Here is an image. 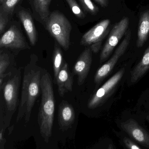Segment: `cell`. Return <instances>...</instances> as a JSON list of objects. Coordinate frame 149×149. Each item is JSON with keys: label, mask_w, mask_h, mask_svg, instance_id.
<instances>
[{"label": "cell", "mask_w": 149, "mask_h": 149, "mask_svg": "<svg viewBox=\"0 0 149 149\" xmlns=\"http://www.w3.org/2000/svg\"><path fill=\"white\" fill-rule=\"evenodd\" d=\"M38 61L37 56L31 54L29 62L24 68L21 98L16 119L17 122L24 117L25 122H29L32 109L40 93L44 70L38 65Z\"/></svg>", "instance_id": "1"}, {"label": "cell", "mask_w": 149, "mask_h": 149, "mask_svg": "<svg viewBox=\"0 0 149 149\" xmlns=\"http://www.w3.org/2000/svg\"><path fill=\"white\" fill-rule=\"evenodd\" d=\"M41 99L38 121L40 133L48 143L52 135L55 109V100L51 76L44 70L41 79Z\"/></svg>", "instance_id": "2"}, {"label": "cell", "mask_w": 149, "mask_h": 149, "mask_svg": "<svg viewBox=\"0 0 149 149\" xmlns=\"http://www.w3.org/2000/svg\"><path fill=\"white\" fill-rule=\"evenodd\" d=\"M21 81V69L16 70L8 77L0 87L3 99L1 98V119H3L5 124L8 125L12 116L18 105V96Z\"/></svg>", "instance_id": "3"}, {"label": "cell", "mask_w": 149, "mask_h": 149, "mask_svg": "<svg viewBox=\"0 0 149 149\" xmlns=\"http://www.w3.org/2000/svg\"><path fill=\"white\" fill-rule=\"evenodd\" d=\"M45 28L59 45L65 51L70 48L72 25L67 17L61 12L54 11L49 16Z\"/></svg>", "instance_id": "4"}, {"label": "cell", "mask_w": 149, "mask_h": 149, "mask_svg": "<svg viewBox=\"0 0 149 149\" xmlns=\"http://www.w3.org/2000/svg\"><path fill=\"white\" fill-rule=\"evenodd\" d=\"M125 72L124 68L121 69L93 94L87 103L88 108L94 109L103 105L113 93Z\"/></svg>", "instance_id": "5"}, {"label": "cell", "mask_w": 149, "mask_h": 149, "mask_svg": "<svg viewBox=\"0 0 149 149\" xmlns=\"http://www.w3.org/2000/svg\"><path fill=\"white\" fill-rule=\"evenodd\" d=\"M129 25V18L125 17L113 27L101 53L100 63L105 62L112 54L114 49L128 29Z\"/></svg>", "instance_id": "6"}, {"label": "cell", "mask_w": 149, "mask_h": 149, "mask_svg": "<svg viewBox=\"0 0 149 149\" xmlns=\"http://www.w3.org/2000/svg\"><path fill=\"white\" fill-rule=\"evenodd\" d=\"M131 37V31L128 29L125 35V37L115 50L113 56L96 72L94 77V82L96 87H98L102 81L111 73L120 58L122 56L129 45Z\"/></svg>", "instance_id": "7"}, {"label": "cell", "mask_w": 149, "mask_h": 149, "mask_svg": "<svg viewBox=\"0 0 149 149\" xmlns=\"http://www.w3.org/2000/svg\"><path fill=\"white\" fill-rule=\"evenodd\" d=\"M0 48L17 50L30 49L22 33L16 25H12L1 37Z\"/></svg>", "instance_id": "8"}, {"label": "cell", "mask_w": 149, "mask_h": 149, "mask_svg": "<svg viewBox=\"0 0 149 149\" xmlns=\"http://www.w3.org/2000/svg\"><path fill=\"white\" fill-rule=\"evenodd\" d=\"M92 52L87 47L82 52L73 68L72 74L78 76V83L81 86L84 84L88 75L92 62Z\"/></svg>", "instance_id": "9"}, {"label": "cell", "mask_w": 149, "mask_h": 149, "mask_svg": "<svg viewBox=\"0 0 149 149\" xmlns=\"http://www.w3.org/2000/svg\"><path fill=\"white\" fill-rule=\"evenodd\" d=\"M110 23L109 19H105L96 24L82 36L80 45L88 46L102 41L109 32L108 27Z\"/></svg>", "instance_id": "10"}, {"label": "cell", "mask_w": 149, "mask_h": 149, "mask_svg": "<svg viewBox=\"0 0 149 149\" xmlns=\"http://www.w3.org/2000/svg\"><path fill=\"white\" fill-rule=\"evenodd\" d=\"M122 129L144 147L149 148V134L136 121L129 119L121 124Z\"/></svg>", "instance_id": "11"}, {"label": "cell", "mask_w": 149, "mask_h": 149, "mask_svg": "<svg viewBox=\"0 0 149 149\" xmlns=\"http://www.w3.org/2000/svg\"><path fill=\"white\" fill-rule=\"evenodd\" d=\"M75 119L73 107L66 101L63 100L59 106L58 120L60 129L67 130L72 126Z\"/></svg>", "instance_id": "12"}, {"label": "cell", "mask_w": 149, "mask_h": 149, "mask_svg": "<svg viewBox=\"0 0 149 149\" xmlns=\"http://www.w3.org/2000/svg\"><path fill=\"white\" fill-rule=\"evenodd\" d=\"M73 75L69 70L68 64L64 62L55 82L57 85L58 91L61 97L64 96L66 93L72 91Z\"/></svg>", "instance_id": "13"}, {"label": "cell", "mask_w": 149, "mask_h": 149, "mask_svg": "<svg viewBox=\"0 0 149 149\" xmlns=\"http://www.w3.org/2000/svg\"><path fill=\"white\" fill-rule=\"evenodd\" d=\"M18 16L31 45L35 46L37 42V33L31 15L25 10H21L18 12Z\"/></svg>", "instance_id": "14"}, {"label": "cell", "mask_w": 149, "mask_h": 149, "mask_svg": "<svg viewBox=\"0 0 149 149\" xmlns=\"http://www.w3.org/2000/svg\"><path fill=\"white\" fill-rule=\"evenodd\" d=\"M149 35V10L144 11L141 15L137 33L136 46L141 48L148 40Z\"/></svg>", "instance_id": "15"}, {"label": "cell", "mask_w": 149, "mask_h": 149, "mask_svg": "<svg viewBox=\"0 0 149 149\" xmlns=\"http://www.w3.org/2000/svg\"><path fill=\"white\" fill-rule=\"evenodd\" d=\"M149 70V45L146 49L142 58L134 68L131 73L130 81L137 82Z\"/></svg>", "instance_id": "16"}, {"label": "cell", "mask_w": 149, "mask_h": 149, "mask_svg": "<svg viewBox=\"0 0 149 149\" xmlns=\"http://www.w3.org/2000/svg\"><path fill=\"white\" fill-rule=\"evenodd\" d=\"M52 0H32V4L36 13L40 20L45 23L50 16V4Z\"/></svg>", "instance_id": "17"}, {"label": "cell", "mask_w": 149, "mask_h": 149, "mask_svg": "<svg viewBox=\"0 0 149 149\" xmlns=\"http://www.w3.org/2000/svg\"><path fill=\"white\" fill-rule=\"evenodd\" d=\"M52 66L54 80L56 82L58 75L64 65V54L61 48L56 42L54 44V49L52 56Z\"/></svg>", "instance_id": "18"}, {"label": "cell", "mask_w": 149, "mask_h": 149, "mask_svg": "<svg viewBox=\"0 0 149 149\" xmlns=\"http://www.w3.org/2000/svg\"><path fill=\"white\" fill-rule=\"evenodd\" d=\"M10 64L8 55L3 50L0 52V80H4V79L8 76L11 72L6 73L5 72Z\"/></svg>", "instance_id": "19"}, {"label": "cell", "mask_w": 149, "mask_h": 149, "mask_svg": "<svg viewBox=\"0 0 149 149\" xmlns=\"http://www.w3.org/2000/svg\"><path fill=\"white\" fill-rule=\"evenodd\" d=\"M20 0H4L1 4L0 13L3 16L8 18L13 13L14 9Z\"/></svg>", "instance_id": "20"}, {"label": "cell", "mask_w": 149, "mask_h": 149, "mask_svg": "<svg viewBox=\"0 0 149 149\" xmlns=\"http://www.w3.org/2000/svg\"><path fill=\"white\" fill-rule=\"evenodd\" d=\"M66 1L73 13L76 17L79 19H83L85 17V15L80 8L76 0H66Z\"/></svg>", "instance_id": "21"}, {"label": "cell", "mask_w": 149, "mask_h": 149, "mask_svg": "<svg viewBox=\"0 0 149 149\" xmlns=\"http://www.w3.org/2000/svg\"><path fill=\"white\" fill-rule=\"evenodd\" d=\"M84 9L91 15H96L99 11V8L91 0H79Z\"/></svg>", "instance_id": "22"}, {"label": "cell", "mask_w": 149, "mask_h": 149, "mask_svg": "<svg viewBox=\"0 0 149 149\" xmlns=\"http://www.w3.org/2000/svg\"><path fill=\"white\" fill-rule=\"evenodd\" d=\"M8 22V18L3 16L0 13V34H1L5 30Z\"/></svg>", "instance_id": "23"}, {"label": "cell", "mask_w": 149, "mask_h": 149, "mask_svg": "<svg viewBox=\"0 0 149 149\" xmlns=\"http://www.w3.org/2000/svg\"><path fill=\"white\" fill-rule=\"evenodd\" d=\"M123 141L126 147L129 149H141L137 145L127 137L124 138Z\"/></svg>", "instance_id": "24"}, {"label": "cell", "mask_w": 149, "mask_h": 149, "mask_svg": "<svg viewBox=\"0 0 149 149\" xmlns=\"http://www.w3.org/2000/svg\"><path fill=\"white\" fill-rule=\"evenodd\" d=\"M101 45H102V41H100L91 45L90 48L92 52L96 54L99 51L101 48Z\"/></svg>", "instance_id": "25"}, {"label": "cell", "mask_w": 149, "mask_h": 149, "mask_svg": "<svg viewBox=\"0 0 149 149\" xmlns=\"http://www.w3.org/2000/svg\"><path fill=\"white\" fill-rule=\"evenodd\" d=\"M102 8H106L108 6V0H94Z\"/></svg>", "instance_id": "26"}, {"label": "cell", "mask_w": 149, "mask_h": 149, "mask_svg": "<svg viewBox=\"0 0 149 149\" xmlns=\"http://www.w3.org/2000/svg\"><path fill=\"white\" fill-rule=\"evenodd\" d=\"M108 149H113V145L112 144H110L108 146Z\"/></svg>", "instance_id": "27"}, {"label": "cell", "mask_w": 149, "mask_h": 149, "mask_svg": "<svg viewBox=\"0 0 149 149\" xmlns=\"http://www.w3.org/2000/svg\"><path fill=\"white\" fill-rule=\"evenodd\" d=\"M3 1H4V0H0V3H1V4L2 3H3Z\"/></svg>", "instance_id": "28"}, {"label": "cell", "mask_w": 149, "mask_h": 149, "mask_svg": "<svg viewBox=\"0 0 149 149\" xmlns=\"http://www.w3.org/2000/svg\"><path fill=\"white\" fill-rule=\"evenodd\" d=\"M147 120H148L149 121V116H147Z\"/></svg>", "instance_id": "29"}]
</instances>
